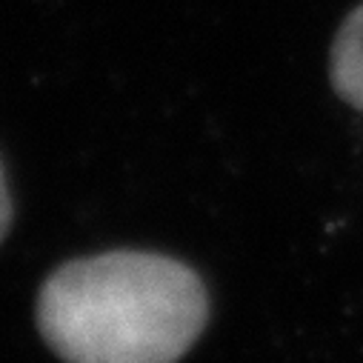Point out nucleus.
Returning a JSON list of instances; mask_svg holds the SVG:
<instances>
[{"instance_id": "2", "label": "nucleus", "mask_w": 363, "mask_h": 363, "mask_svg": "<svg viewBox=\"0 0 363 363\" xmlns=\"http://www.w3.org/2000/svg\"><path fill=\"white\" fill-rule=\"evenodd\" d=\"M329 80L343 104L363 112V4L346 15L332 40Z\"/></svg>"}, {"instance_id": "3", "label": "nucleus", "mask_w": 363, "mask_h": 363, "mask_svg": "<svg viewBox=\"0 0 363 363\" xmlns=\"http://www.w3.org/2000/svg\"><path fill=\"white\" fill-rule=\"evenodd\" d=\"M9 223H12V195H9V186H6L4 163H0V243H4V238L9 232Z\"/></svg>"}, {"instance_id": "1", "label": "nucleus", "mask_w": 363, "mask_h": 363, "mask_svg": "<svg viewBox=\"0 0 363 363\" xmlns=\"http://www.w3.org/2000/svg\"><path fill=\"white\" fill-rule=\"evenodd\" d=\"M209 320V295L184 263L106 252L63 263L38 292L35 323L63 363H177Z\"/></svg>"}]
</instances>
